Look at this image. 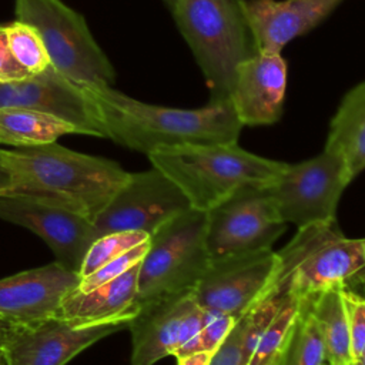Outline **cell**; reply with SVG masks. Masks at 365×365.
I'll list each match as a JSON object with an SVG mask.
<instances>
[{
  "label": "cell",
  "instance_id": "15",
  "mask_svg": "<svg viewBox=\"0 0 365 365\" xmlns=\"http://www.w3.org/2000/svg\"><path fill=\"white\" fill-rule=\"evenodd\" d=\"M336 285L365 295V238L339 232L322 241L295 267L288 292L302 299Z\"/></svg>",
  "mask_w": 365,
  "mask_h": 365
},
{
  "label": "cell",
  "instance_id": "33",
  "mask_svg": "<svg viewBox=\"0 0 365 365\" xmlns=\"http://www.w3.org/2000/svg\"><path fill=\"white\" fill-rule=\"evenodd\" d=\"M10 185V174L6 164L4 150L0 148V195H3Z\"/></svg>",
  "mask_w": 365,
  "mask_h": 365
},
{
  "label": "cell",
  "instance_id": "26",
  "mask_svg": "<svg viewBox=\"0 0 365 365\" xmlns=\"http://www.w3.org/2000/svg\"><path fill=\"white\" fill-rule=\"evenodd\" d=\"M150 238L145 232L138 231H121V232H111L98 237L90 245L81 267L78 269V278H86L98 268H101L108 261L114 259L115 257L121 255L123 252L134 248L135 245L147 241Z\"/></svg>",
  "mask_w": 365,
  "mask_h": 365
},
{
  "label": "cell",
  "instance_id": "27",
  "mask_svg": "<svg viewBox=\"0 0 365 365\" xmlns=\"http://www.w3.org/2000/svg\"><path fill=\"white\" fill-rule=\"evenodd\" d=\"M238 319L231 315L212 317L192 338L184 342L173 356H184L194 352H215L227 339Z\"/></svg>",
  "mask_w": 365,
  "mask_h": 365
},
{
  "label": "cell",
  "instance_id": "8",
  "mask_svg": "<svg viewBox=\"0 0 365 365\" xmlns=\"http://www.w3.org/2000/svg\"><path fill=\"white\" fill-rule=\"evenodd\" d=\"M205 214L211 259L271 248L287 225L262 184L238 188Z\"/></svg>",
  "mask_w": 365,
  "mask_h": 365
},
{
  "label": "cell",
  "instance_id": "9",
  "mask_svg": "<svg viewBox=\"0 0 365 365\" xmlns=\"http://www.w3.org/2000/svg\"><path fill=\"white\" fill-rule=\"evenodd\" d=\"M278 269V254L271 248L231 254L211 259L192 289L197 304L212 318L240 319L257 307Z\"/></svg>",
  "mask_w": 365,
  "mask_h": 365
},
{
  "label": "cell",
  "instance_id": "10",
  "mask_svg": "<svg viewBox=\"0 0 365 365\" xmlns=\"http://www.w3.org/2000/svg\"><path fill=\"white\" fill-rule=\"evenodd\" d=\"M191 208L182 191L155 167L130 173L93 221L97 238L111 232L138 231L153 234L171 217Z\"/></svg>",
  "mask_w": 365,
  "mask_h": 365
},
{
  "label": "cell",
  "instance_id": "29",
  "mask_svg": "<svg viewBox=\"0 0 365 365\" xmlns=\"http://www.w3.org/2000/svg\"><path fill=\"white\" fill-rule=\"evenodd\" d=\"M245 332H247V314L242 315L235 322L227 339L214 352L210 365H248L251 354L247 346Z\"/></svg>",
  "mask_w": 365,
  "mask_h": 365
},
{
  "label": "cell",
  "instance_id": "21",
  "mask_svg": "<svg viewBox=\"0 0 365 365\" xmlns=\"http://www.w3.org/2000/svg\"><path fill=\"white\" fill-rule=\"evenodd\" d=\"M66 134H78V131L73 124L37 110L0 108V144L14 148L34 147L56 143Z\"/></svg>",
  "mask_w": 365,
  "mask_h": 365
},
{
  "label": "cell",
  "instance_id": "24",
  "mask_svg": "<svg viewBox=\"0 0 365 365\" xmlns=\"http://www.w3.org/2000/svg\"><path fill=\"white\" fill-rule=\"evenodd\" d=\"M301 299L291 295L289 292L285 294L279 308L265 325L257 345L250 356L248 365H274L281 349L284 348L288 335L292 329V325L297 319L299 312Z\"/></svg>",
  "mask_w": 365,
  "mask_h": 365
},
{
  "label": "cell",
  "instance_id": "16",
  "mask_svg": "<svg viewBox=\"0 0 365 365\" xmlns=\"http://www.w3.org/2000/svg\"><path fill=\"white\" fill-rule=\"evenodd\" d=\"M197 305L192 289L140 302L127 327L131 332V365H154L174 355L185 342V319Z\"/></svg>",
  "mask_w": 365,
  "mask_h": 365
},
{
  "label": "cell",
  "instance_id": "22",
  "mask_svg": "<svg viewBox=\"0 0 365 365\" xmlns=\"http://www.w3.org/2000/svg\"><path fill=\"white\" fill-rule=\"evenodd\" d=\"M342 291L344 287L336 285L307 297L325 344L327 365H348L354 361Z\"/></svg>",
  "mask_w": 365,
  "mask_h": 365
},
{
  "label": "cell",
  "instance_id": "35",
  "mask_svg": "<svg viewBox=\"0 0 365 365\" xmlns=\"http://www.w3.org/2000/svg\"><path fill=\"white\" fill-rule=\"evenodd\" d=\"M175 1H177V0H164V3H165V4H167V6H168V9H170V10H171V9H173V7H174V4H175Z\"/></svg>",
  "mask_w": 365,
  "mask_h": 365
},
{
  "label": "cell",
  "instance_id": "1",
  "mask_svg": "<svg viewBox=\"0 0 365 365\" xmlns=\"http://www.w3.org/2000/svg\"><path fill=\"white\" fill-rule=\"evenodd\" d=\"M4 157L10 185L3 195L31 198L91 221L130 177L113 160L57 143L4 150Z\"/></svg>",
  "mask_w": 365,
  "mask_h": 365
},
{
  "label": "cell",
  "instance_id": "32",
  "mask_svg": "<svg viewBox=\"0 0 365 365\" xmlns=\"http://www.w3.org/2000/svg\"><path fill=\"white\" fill-rule=\"evenodd\" d=\"M214 352H194L177 356V365H210Z\"/></svg>",
  "mask_w": 365,
  "mask_h": 365
},
{
  "label": "cell",
  "instance_id": "13",
  "mask_svg": "<svg viewBox=\"0 0 365 365\" xmlns=\"http://www.w3.org/2000/svg\"><path fill=\"white\" fill-rule=\"evenodd\" d=\"M0 218L37 234L56 261L73 272H78L90 245L97 240L91 220L26 197L0 195Z\"/></svg>",
  "mask_w": 365,
  "mask_h": 365
},
{
  "label": "cell",
  "instance_id": "31",
  "mask_svg": "<svg viewBox=\"0 0 365 365\" xmlns=\"http://www.w3.org/2000/svg\"><path fill=\"white\" fill-rule=\"evenodd\" d=\"M31 76L14 58L7 38V27L0 26V84L14 83Z\"/></svg>",
  "mask_w": 365,
  "mask_h": 365
},
{
  "label": "cell",
  "instance_id": "2",
  "mask_svg": "<svg viewBox=\"0 0 365 365\" xmlns=\"http://www.w3.org/2000/svg\"><path fill=\"white\" fill-rule=\"evenodd\" d=\"M88 91L97 101L106 138L147 155L188 144L235 143L244 127L228 98L210 100L200 108H174L135 100L113 86Z\"/></svg>",
  "mask_w": 365,
  "mask_h": 365
},
{
  "label": "cell",
  "instance_id": "28",
  "mask_svg": "<svg viewBox=\"0 0 365 365\" xmlns=\"http://www.w3.org/2000/svg\"><path fill=\"white\" fill-rule=\"evenodd\" d=\"M148 250V240L135 245L134 248L123 252L121 255L115 257L114 259L108 261L107 264H104L101 268H98L97 271H94L93 274H90L86 278H81L78 281L77 289L87 292L91 291L120 275H123L124 272H127L130 268H133L134 265L140 264L145 255Z\"/></svg>",
  "mask_w": 365,
  "mask_h": 365
},
{
  "label": "cell",
  "instance_id": "3",
  "mask_svg": "<svg viewBox=\"0 0 365 365\" xmlns=\"http://www.w3.org/2000/svg\"><path fill=\"white\" fill-rule=\"evenodd\" d=\"M147 157L200 211L211 210L244 185L269 182L285 165L250 153L237 141L160 148Z\"/></svg>",
  "mask_w": 365,
  "mask_h": 365
},
{
  "label": "cell",
  "instance_id": "20",
  "mask_svg": "<svg viewBox=\"0 0 365 365\" xmlns=\"http://www.w3.org/2000/svg\"><path fill=\"white\" fill-rule=\"evenodd\" d=\"M324 150L344 160L351 178L365 170V81L342 98L332 117Z\"/></svg>",
  "mask_w": 365,
  "mask_h": 365
},
{
  "label": "cell",
  "instance_id": "38",
  "mask_svg": "<svg viewBox=\"0 0 365 365\" xmlns=\"http://www.w3.org/2000/svg\"><path fill=\"white\" fill-rule=\"evenodd\" d=\"M325 365H327V364H325Z\"/></svg>",
  "mask_w": 365,
  "mask_h": 365
},
{
  "label": "cell",
  "instance_id": "6",
  "mask_svg": "<svg viewBox=\"0 0 365 365\" xmlns=\"http://www.w3.org/2000/svg\"><path fill=\"white\" fill-rule=\"evenodd\" d=\"M205 230V211L188 208L150 234L138 269V304L194 289L211 262Z\"/></svg>",
  "mask_w": 365,
  "mask_h": 365
},
{
  "label": "cell",
  "instance_id": "5",
  "mask_svg": "<svg viewBox=\"0 0 365 365\" xmlns=\"http://www.w3.org/2000/svg\"><path fill=\"white\" fill-rule=\"evenodd\" d=\"M16 20L33 26L51 66L86 88L113 86L115 70L84 17L63 0H14Z\"/></svg>",
  "mask_w": 365,
  "mask_h": 365
},
{
  "label": "cell",
  "instance_id": "11",
  "mask_svg": "<svg viewBox=\"0 0 365 365\" xmlns=\"http://www.w3.org/2000/svg\"><path fill=\"white\" fill-rule=\"evenodd\" d=\"M37 110L73 124L78 134L106 138L97 101L88 88L76 84L53 66L24 80L0 84V108Z\"/></svg>",
  "mask_w": 365,
  "mask_h": 365
},
{
  "label": "cell",
  "instance_id": "7",
  "mask_svg": "<svg viewBox=\"0 0 365 365\" xmlns=\"http://www.w3.org/2000/svg\"><path fill=\"white\" fill-rule=\"evenodd\" d=\"M352 181L344 160L328 150L314 158L287 164L262 184L281 220L298 228L336 221V207Z\"/></svg>",
  "mask_w": 365,
  "mask_h": 365
},
{
  "label": "cell",
  "instance_id": "12",
  "mask_svg": "<svg viewBox=\"0 0 365 365\" xmlns=\"http://www.w3.org/2000/svg\"><path fill=\"white\" fill-rule=\"evenodd\" d=\"M128 327V321L77 324L56 317L38 324L9 329L7 365H66L97 341Z\"/></svg>",
  "mask_w": 365,
  "mask_h": 365
},
{
  "label": "cell",
  "instance_id": "37",
  "mask_svg": "<svg viewBox=\"0 0 365 365\" xmlns=\"http://www.w3.org/2000/svg\"><path fill=\"white\" fill-rule=\"evenodd\" d=\"M0 365H7V362H6V359H3V358H0Z\"/></svg>",
  "mask_w": 365,
  "mask_h": 365
},
{
  "label": "cell",
  "instance_id": "18",
  "mask_svg": "<svg viewBox=\"0 0 365 365\" xmlns=\"http://www.w3.org/2000/svg\"><path fill=\"white\" fill-rule=\"evenodd\" d=\"M342 0H245V14L258 51L281 53L311 31Z\"/></svg>",
  "mask_w": 365,
  "mask_h": 365
},
{
  "label": "cell",
  "instance_id": "36",
  "mask_svg": "<svg viewBox=\"0 0 365 365\" xmlns=\"http://www.w3.org/2000/svg\"><path fill=\"white\" fill-rule=\"evenodd\" d=\"M348 365H361V362L356 361V359H354V361H351Z\"/></svg>",
  "mask_w": 365,
  "mask_h": 365
},
{
  "label": "cell",
  "instance_id": "17",
  "mask_svg": "<svg viewBox=\"0 0 365 365\" xmlns=\"http://www.w3.org/2000/svg\"><path fill=\"white\" fill-rule=\"evenodd\" d=\"M285 88L281 53L257 51L237 67L228 100L242 125H269L282 114Z\"/></svg>",
  "mask_w": 365,
  "mask_h": 365
},
{
  "label": "cell",
  "instance_id": "19",
  "mask_svg": "<svg viewBox=\"0 0 365 365\" xmlns=\"http://www.w3.org/2000/svg\"><path fill=\"white\" fill-rule=\"evenodd\" d=\"M140 264L87 292L77 288L61 301L56 318L77 324L131 321L138 309Z\"/></svg>",
  "mask_w": 365,
  "mask_h": 365
},
{
  "label": "cell",
  "instance_id": "23",
  "mask_svg": "<svg viewBox=\"0 0 365 365\" xmlns=\"http://www.w3.org/2000/svg\"><path fill=\"white\" fill-rule=\"evenodd\" d=\"M325 344L311 311L308 298L301 299L299 312L274 365H325Z\"/></svg>",
  "mask_w": 365,
  "mask_h": 365
},
{
  "label": "cell",
  "instance_id": "25",
  "mask_svg": "<svg viewBox=\"0 0 365 365\" xmlns=\"http://www.w3.org/2000/svg\"><path fill=\"white\" fill-rule=\"evenodd\" d=\"M6 27L10 50L23 68L33 76L43 73L51 66L41 36L33 26L14 20Z\"/></svg>",
  "mask_w": 365,
  "mask_h": 365
},
{
  "label": "cell",
  "instance_id": "30",
  "mask_svg": "<svg viewBox=\"0 0 365 365\" xmlns=\"http://www.w3.org/2000/svg\"><path fill=\"white\" fill-rule=\"evenodd\" d=\"M344 305L346 312L351 349L354 359L365 352V295L344 288Z\"/></svg>",
  "mask_w": 365,
  "mask_h": 365
},
{
  "label": "cell",
  "instance_id": "14",
  "mask_svg": "<svg viewBox=\"0 0 365 365\" xmlns=\"http://www.w3.org/2000/svg\"><path fill=\"white\" fill-rule=\"evenodd\" d=\"M78 275L57 261L0 279V327L24 328L48 318L78 285Z\"/></svg>",
  "mask_w": 365,
  "mask_h": 365
},
{
  "label": "cell",
  "instance_id": "34",
  "mask_svg": "<svg viewBox=\"0 0 365 365\" xmlns=\"http://www.w3.org/2000/svg\"><path fill=\"white\" fill-rule=\"evenodd\" d=\"M7 335H9V329L0 327V358H4V346H6V341H7Z\"/></svg>",
  "mask_w": 365,
  "mask_h": 365
},
{
  "label": "cell",
  "instance_id": "4",
  "mask_svg": "<svg viewBox=\"0 0 365 365\" xmlns=\"http://www.w3.org/2000/svg\"><path fill=\"white\" fill-rule=\"evenodd\" d=\"M171 13L204 74L210 100L228 98L237 67L258 51L245 0H177Z\"/></svg>",
  "mask_w": 365,
  "mask_h": 365
}]
</instances>
